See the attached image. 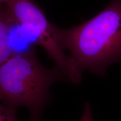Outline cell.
I'll list each match as a JSON object with an SVG mask.
<instances>
[{
	"label": "cell",
	"instance_id": "cell-1",
	"mask_svg": "<svg viewBox=\"0 0 121 121\" xmlns=\"http://www.w3.org/2000/svg\"><path fill=\"white\" fill-rule=\"evenodd\" d=\"M64 49L81 72L103 76L109 65L121 60V0H111L91 19L68 29L58 28Z\"/></svg>",
	"mask_w": 121,
	"mask_h": 121
},
{
	"label": "cell",
	"instance_id": "cell-2",
	"mask_svg": "<svg viewBox=\"0 0 121 121\" xmlns=\"http://www.w3.org/2000/svg\"><path fill=\"white\" fill-rule=\"evenodd\" d=\"M61 81L67 80L59 69L44 67L34 51L14 53L0 66V101L16 109L25 107L30 111L29 120L42 121L51 99L49 87Z\"/></svg>",
	"mask_w": 121,
	"mask_h": 121
},
{
	"label": "cell",
	"instance_id": "cell-3",
	"mask_svg": "<svg viewBox=\"0 0 121 121\" xmlns=\"http://www.w3.org/2000/svg\"><path fill=\"white\" fill-rule=\"evenodd\" d=\"M13 22H19L36 35L38 42L53 60L67 81L78 84L82 72L65 52L58 38V26L51 23L33 0H9L6 3Z\"/></svg>",
	"mask_w": 121,
	"mask_h": 121
},
{
	"label": "cell",
	"instance_id": "cell-4",
	"mask_svg": "<svg viewBox=\"0 0 121 121\" xmlns=\"http://www.w3.org/2000/svg\"><path fill=\"white\" fill-rule=\"evenodd\" d=\"M11 16L6 4H0V66L14 53L9 39Z\"/></svg>",
	"mask_w": 121,
	"mask_h": 121
},
{
	"label": "cell",
	"instance_id": "cell-5",
	"mask_svg": "<svg viewBox=\"0 0 121 121\" xmlns=\"http://www.w3.org/2000/svg\"><path fill=\"white\" fill-rule=\"evenodd\" d=\"M0 121H20L16 117V109L0 104Z\"/></svg>",
	"mask_w": 121,
	"mask_h": 121
},
{
	"label": "cell",
	"instance_id": "cell-6",
	"mask_svg": "<svg viewBox=\"0 0 121 121\" xmlns=\"http://www.w3.org/2000/svg\"><path fill=\"white\" fill-rule=\"evenodd\" d=\"M80 121H94L92 116L91 110L89 103H86L84 110V113L81 117Z\"/></svg>",
	"mask_w": 121,
	"mask_h": 121
},
{
	"label": "cell",
	"instance_id": "cell-7",
	"mask_svg": "<svg viewBox=\"0 0 121 121\" xmlns=\"http://www.w3.org/2000/svg\"><path fill=\"white\" fill-rule=\"evenodd\" d=\"M9 0H0V4H5Z\"/></svg>",
	"mask_w": 121,
	"mask_h": 121
}]
</instances>
